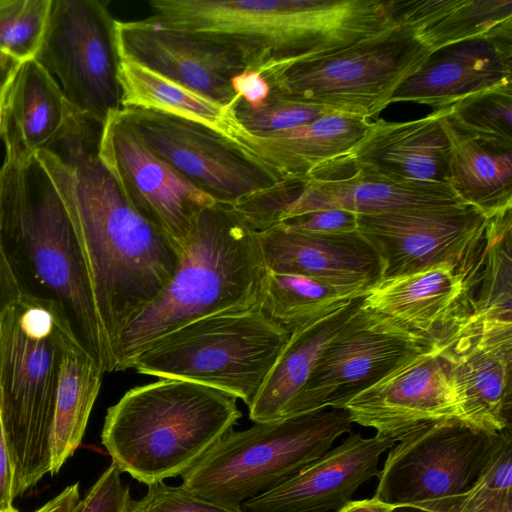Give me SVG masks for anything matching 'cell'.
I'll list each match as a JSON object with an SVG mask.
<instances>
[{
  "label": "cell",
  "instance_id": "60d3db41",
  "mask_svg": "<svg viewBox=\"0 0 512 512\" xmlns=\"http://www.w3.org/2000/svg\"><path fill=\"white\" fill-rule=\"evenodd\" d=\"M14 488V466L4 426L0 390V512H9L16 509L13 506Z\"/></svg>",
  "mask_w": 512,
  "mask_h": 512
},
{
  "label": "cell",
  "instance_id": "ba28073f",
  "mask_svg": "<svg viewBox=\"0 0 512 512\" xmlns=\"http://www.w3.org/2000/svg\"><path fill=\"white\" fill-rule=\"evenodd\" d=\"M289 335L261 308L214 314L154 340L126 363L125 370L206 385L249 407Z\"/></svg>",
  "mask_w": 512,
  "mask_h": 512
},
{
  "label": "cell",
  "instance_id": "8d00e7d4",
  "mask_svg": "<svg viewBox=\"0 0 512 512\" xmlns=\"http://www.w3.org/2000/svg\"><path fill=\"white\" fill-rule=\"evenodd\" d=\"M126 512H247L241 506H225L203 499L182 485L164 481L148 485L146 494L129 502Z\"/></svg>",
  "mask_w": 512,
  "mask_h": 512
},
{
  "label": "cell",
  "instance_id": "44dd1931",
  "mask_svg": "<svg viewBox=\"0 0 512 512\" xmlns=\"http://www.w3.org/2000/svg\"><path fill=\"white\" fill-rule=\"evenodd\" d=\"M258 236L271 272L297 274L366 290L382 280L380 257L358 230L321 234L278 225L258 232Z\"/></svg>",
  "mask_w": 512,
  "mask_h": 512
},
{
  "label": "cell",
  "instance_id": "b9f144b4",
  "mask_svg": "<svg viewBox=\"0 0 512 512\" xmlns=\"http://www.w3.org/2000/svg\"><path fill=\"white\" fill-rule=\"evenodd\" d=\"M234 92L240 99L252 108L263 105L271 95L268 80L259 72L244 70L231 80Z\"/></svg>",
  "mask_w": 512,
  "mask_h": 512
},
{
  "label": "cell",
  "instance_id": "f1b7e54d",
  "mask_svg": "<svg viewBox=\"0 0 512 512\" xmlns=\"http://www.w3.org/2000/svg\"><path fill=\"white\" fill-rule=\"evenodd\" d=\"M103 374L78 335L71 337L59 364L50 442L51 475L57 474L80 446Z\"/></svg>",
  "mask_w": 512,
  "mask_h": 512
},
{
  "label": "cell",
  "instance_id": "7dc6e473",
  "mask_svg": "<svg viewBox=\"0 0 512 512\" xmlns=\"http://www.w3.org/2000/svg\"><path fill=\"white\" fill-rule=\"evenodd\" d=\"M9 512H18L16 509L12 510V511H9Z\"/></svg>",
  "mask_w": 512,
  "mask_h": 512
},
{
  "label": "cell",
  "instance_id": "7c38bea8",
  "mask_svg": "<svg viewBox=\"0 0 512 512\" xmlns=\"http://www.w3.org/2000/svg\"><path fill=\"white\" fill-rule=\"evenodd\" d=\"M441 347L362 304L327 344L286 417L342 408L417 356Z\"/></svg>",
  "mask_w": 512,
  "mask_h": 512
},
{
  "label": "cell",
  "instance_id": "2e32d148",
  "mask_svg": "<svg viewBox=\"0 0 512 512\" xmlns=\"http://www.w3.org/2000/svg\"><path fill=\"white\" fill-rule=\"evenodd\" d=\"M483 254L484 247L463 263L382 279L367 291L363 305L447 347L473 315Z\"/></svg>",
  "mask_w": 512,
  "mask_h": 512
},
{
  "label": "cell",
  "instance_id": "30bf717a",
  "mask_svg": "<svg viewBox=\"0 0 512 512\" xmlns=\"http://www.w3.org/2000/svg\"><path fill=\"white\" fill-rule=\"evenodd\" d=\"M499 433L455 417L416 428L389 449L374 497L393 512H451L484 468Z\"/></svg>",
  "mask_w": 512,
  "mask_h": 512
},
{
  "label": "cell",
  "instance_id": "1f68e13d",
  "mask_svg": "<svg viewBox=\"0 0 512 512\" xmlns=\"http://www.w3.org/2000/svg\"><path fill=\"white\" fill-rule=\"evenodd\" d=\"M512 323V209L488 218L480 282L466 324Z\"/></svg>",
  "mask_w": 512,
  "mask_h": 512
},
{
  "label": "cell",
  "instance_id": "8fae6325",
  "mask_svg": "<svg viewBox=\"0 0 512 512\" xmlns=\"http://www.w3.org/2000/svg\"><path fill=\"white\" fill-rule=\"evenodd\" d=\"M34 59L83 114L103 124L121 109L115 19L106 2L52 0Z\"/></svg>",
  "mask_w": 512,
  "mask_h": 512
},
{
  "label": "cell",
  "instance_id": "f35d334b",
  "mask_svg": "<svg viewBox=\"0 0 512 512\" xmlns=\"http://www.w3.org/2000/svg\"><path fill=\"white\" fill-rule=\"evenodd\" d=\"M279 225L310 233H349L357 231V214L341 209H322L287 218Z\"/></svg>",
  "mask_w": 512,
  "mask_h": 512
},
{
  "label": "cell",
  "instance_id": "ac0fdd59",
  "mask_svg": "<svg viewBox=\"0 0 512 512\" xmlns=\"http://www.w3.org/2000/svg\"><path fill=\"white\" fill-rule=\"evenodd\" d=\"M445 347L423 353L343 405L352 423L396 441L446 418H456Z\"/></svg>",
  "mask_w": 512,
  "mask_h": 512
},
{
  "label": "cell",
  "instance_id": "d6a6232c",
  "mask_svg": "<svg viewBox=\"0 0 512 512\" xmlns=\"http://www.w3.org/2000/svg\"><path fill=\"white\" fill-rule=\"evenodd\" d=\"M448 122L495 152L512 151V85L463 98L448 107Z\"/></svg>",
  "mask_w": 512,
  "mask_h": 512
},
{
  "label": "cell",
  "instance_id": "cb8c5ba5",
  "mask_svg": "<svg viewBox=\"0 0 512 512\" xmlns=\"http://www.w3.org/2000/svg\"><path fill=\"white\" fill-rule=\"evenodd\" d=\"M371 121L331 112L310 123L287 130L249 134L242 149L268 166L281 180L319 178L340 167L363 137Z\"/></svg>",
  "mask_w": 512,
  "mask_h": 512
},
{
  "label": "cell",
  "instance_id": "e575fe53",
  "mask_svg": "<svg viewBox=\"0 0 512 512\" xmlns=\"http://www.w3.org/2000/svg\"><path fill=\"white\" fill-rule=\"evenodd\" d=\"M52 0H0V50L34 59L45 35Z\"/></svg>",
  "mask_w": 512,
  "mask_h": 512
},
{
  "label": "cell",
  "instance_id": "52a82bcc",
  "mask_svg": "<svg viewBox=\"0 0 512 512\" xmlns=\"http://www.w3.org/2000/svg\"><path fill=\"white\" fill-rule=\"evenodd\" d=\"M352 424L345 409L326 407L231 430L181 476V485L211 502L241 506L329 451Z\"/></svg>",
  "mask_w": 512,
  "mask_h": 512
},
{
  "label": "cell",
  "instance_id": "ab89813d",
  "mask_svg": "<svg viewBox=\"0 0 512 512\" xmlns=\"http://www.w3.org/2000/svg\"><path fill=\"white\" fill-rule=\"evenodd\" d=\"M8 248L9 244L2 227L0 204V315L7 306L26 290L22 285Z\"/></svg>",
  "mask_w": 512,
  "mask_h": 512
},
{
  "label": "cell",
  "instance_id": "4316f807",
  "mask_svg": "<svg viewBox=\"0 0 512 512\" xmlns=\"http://www.w3.org/2000/svg\"><path fill=\"white\" fill-rule=\"evenodd\" d=\"M70 109L56 80L35 59L25 61L4 105L0 135L5 151L31 156L45 149Z\"/></svg>",
  "mask_w": 512,
  "mask_h": 512
},
{
  "label": "cell",
  "instance_id": "f6af8a7d",
  "mask_svg": "<svg viewBox=\"0 0 512 512\" xmlns=\"http://www.w3.org/2000/svg\"><path fill=\"white\" fill-rule=\"evenodd\" d=\"M389 504L378 500L376 497L363 500H351L336 512H393Z\"/></svg>",
  "mask_w": 512,
  "mask_h": 512
},
{
  "label": "cell",
  "instance_id": "7bdbcfd3",
  "mask_svg": "<svg viewBox=\"0 0 512 512\" xmlns=\"http://www.w3.org/2000/svg\"><path fill=\"white\" fill-rule=\"evenodd\" d=\"M80 500L79 483L77 482L67 486L34 512H76Z\"/></svg>",
  "mask_w": 512,
  "mask_h": 512
},
{
  "label": "cell",
  "instance_id": "83f0119b",
  "mask_svg": "<svg viewBox=\"0 0 512 512\" xmlns=\"http://www.w3.org/2000/svg\"><path fill=\"white\" fill-rule=\"evenodd\" d=\"M365 295L290 333L263 386L248 407L249 418L253 422L286 417L291 403L307 381L323 350L362 306Z\"/></svg>",
  "mask_w": 512,
  "mask_h": 512
},
{
  "label": "cell",
  "instance_id": "ee69618b",
  "mask_svg": "<svg viewBox=\"0 0 512 512\" xmlns=\"http://www.w3.org/2000/svg\"><path fill=\"white\" fill-rule=\"evenodd\" d=\"M24 62L0 50V100L8 93Z\"/></svg>",
  "mask_w": 512,
  "mask_h": 512
},
{
  "label": "cell",
  "instance_id": "4dcf8cb0",
  "mask_svg": "<svg viewBox=\"0 0 512 512\" xmlns=\"http://www.w3.org/2000/svg\"><path fill=\"white\" fill-rule=\"evenodd\" d=\"M368 290L269 271L262 311L289 334L339 309Z\"/></svg>",
  "mask_w": 512,
  "mask_h": 512
},
{
  "label": "cell",
  "instance_id": "4fadbf2b",
  "mask_svg": "<svg viewBox=\"0 0 512 512\" xmlns=\"http://www.w3.org/2000/svg\"><path fill=\"white\" fill-rule=\"evenodd\" d=\"M119 113L158 156L215 202L235 205L282 181L264 163L207 127L139 108H122Z\"/></svg>",
  "mask_w": 512,
  "mask_h": 512
},
{
  "label": "cell",
  "instance_id": "5bb4252c",
  "mask_svg": "<svg viewBox=\"0 0 512 512\" xmlns=\"http://www.w3.org/2000/svg\"><path fill=\"white\" fill-rule=\"evenodd\" d=\"M98 155L128 202L182 251L198 215L215 200L158 156L119 111L102 125Z\"/></svg>",
  "mask_w": 512,
  "mask_h": 512
},
{
  "label": "cell",
  "instance_id": "d4e9b609",
  "mask_svg": "<svg viewBox=\"0 0 512 512\" xmlns=\"http://www.w3.org/2000/svg\"><path fill=\"white\" fill-rule=\"evenodd\" d=\"M393 19L433 53L469 40H512V0H392Z\"/></svg>",
  "mask_w": 512,
  "mask_h": 512
},
{
  "label": "cell",
  "instance_id": "603a6c76",
  "mask_svg": "<svg viewBox=\"0 0 512 512\" xmlns=\"http://www.w3.org/2000/svg\"><path fill=\"white\" fill-rule=\"evenodd\" d=\"M446 113L447 107L411 121H371L343 165L395 180L447 183Z\"/></svg>",
  "mask_w": 512,
  "mask_h": 512
},
{
  "label": "cell",
  "instance_id": "e0dca14e",
  "mask_svg": "<svg viewBox=\"0 0 512 512\" xmlns=\"http://www.w3.org/2000/svg\"><path fill=\"white\" fill-rule=\"evenodd\" d=\"M442 354L456 418L487 433L511 429L512 323L466 325Z\"/></svg>",
  "mask_w": 512,
  "mask_h": 512
},
{
  "label": "cell",
  "instance_id": "9a60e30c",
  "mask_svg": "<svg viewBox=\"0 0 512 512\" xmlns=\"http://www.w3.org/2000/svg\"><path fill=\"white\" fill-rule=\"evenodd\" d=\"M487 221L462 202L357 215V230L378 253L386 279L471 259L484 247Z\"/></svg>",
  "mask_w": 512,
  "mask_h": 512
},
{
  "label": "cell",
  "instance_id": "bcb514c9",
  "mask_svg": "<svg viewBox=\"0 0 512 512\" xmlns=\"http://www.w3.org/2000/svg\"><path fill=\"white\" fill-rule=\"evenodd\" d=\"M7 94L0 100V129H1L3 110H4V105H5Z\"/></svg>",
  "mask_w": 512,
  "mask_h": 512
},
{
  "label": "cell",
  "instance_id": "d590c367",
  "mask_svg": "<svg viewBox=\"0 0 512 512\" xmlns=\"http://www.w3.org/2000/svg\"><path fill=\"white\" fill-rule=\"evenodd\" d=\"M234 112L247 132L261 135L307 124L334 111L271 92L266 102L258 108H252L239 99L234 106Z\"/></svg>",
  "mask_w": 512,
  "mask_h": 512
},
{
  "label": "cell",
  "instance_id": "6da1fadb",
  "mask_svg": "<svg viewBox=\"0 0 512 512\" xmlns=\"http://www.w3.org/2000/svg\"><path fill=\"white\" fill-rule=\"evenodd\" d=\"M101 130L74 111L35 156L68 215L114 372L121 331L170 282L182 251L128 202L99 158Z\"/></svg>",
  "mask_w": 512,
  "mask_h": 512
},
{
  "label": "cell",
  "instance_id": "7402d4cb",
  "mask_svg": "<svg viewBox=\"0 0 512 512\" xmlns=\"http://www.w3.org/2000/svg\"><path fill=\"white\" fill-rule=\"evenodd\" d=\"M512 85V40L475 39L430 55L395 92L391 103L438 110L468 96Z\"/></svg>",
  "mask_w": 512,
  "mask_h": 512
},
{
  "label": "cell",
  "instance_id": "484cf974",
  "mask_svg": "<svg viewBox=\"0 0 512 512\" xmlns=\"http://www.w3.org/2000/svg\"><path fill=\"white\" fill-rule=\"evenodd\" d=\"M118 55L121 109L139 108L183 118L219 133L241 148L249 132L238 122L233 107L218 103L128 56Z\"/></svg>",
  "mask_w": 512,
  "mask_h": 512
},
{
  "label": "cell",
  "instance_id": "ffe728a7",
  "mask_svg": "<svg viewBox=\"0 0 512 512\" xmlns=\"http://www.w3.org/2000/svg\"><path fill=\"white\" fill-rule=\"evenodd\" d=\"M397 441L375 434L351 433L341 444L281 484L245 501L247 512L338 511L357 488L378 476L380 456Z\"/></svg>",
  "mask_w": 512,
  "mask_h": 512
},
{
  "label": "cell",
  "instance_id": "836d02e7",
  "mask_svg": "<svg viewBox=\"0 0 512 512\" xmlns=\"http://www.w3.org/2000/svg\"><path fill=\"white\" fill-rule=\"evenodd\" d=\"M451 512H512L511 429L498 434L484 468Z\"/></svg>",
  "mask_w": 512,
  "mask_h": 512
},
{
  "label": "cell",
  "instance_id": "5b68a950",
  "mask_svg": "<svg viewBox=\"0 0 512 512\" xmlns=\"http://www.w3.org/2000/svg\"><path fill=\"white\" fill-rule=\"evenodd\" d=\"M74 335L58 300L27 290L0 315V390L15 498L50 473L59 364Z\"/></svg>",
  "mask_w": 512,
  "mask_h": 512
},
{
  "label": "cell",
  "instance_id": "7a4b0ae2",
  "mask_svg": "<svg viewBox=\"0 0 512 512\" xmlns=\"http://www.w3.org/2000/svg\"><path fill=\"white\" fill-rule=\"evenodd\" d=\"M149 7L145 22L222 44L265 78L384 24L378 0H152Z\"/></svg>",
  "mask_w": 512,
  "mask_h": 512
},
{
  "label": "cell",
  "instance_id": "d6986e66",
  "mask_svg": "<svg viewBox=\"0 0 512 512\" xmlns=\"http://www.w3.org/2000/svg\"><path fill=\"white\" fill-rule=\"evenodd\" d=\"M118 54L218 102L233 107L240 97L231 80L245 70L232 49L188 33L144 20H115Z\"/></svg>",
  "mask_w": 512,
  "mask_h": 512
},
{
  "label": "cell",
  "instance_id": "9c48e42d",
  "mask_svg": "<svg viewBox=\"0 0 512 512\" xmlns=\"http://www.w3.org/2000/svg\"><path fill=\"white\" fill-rule=\"evenodd\" d=\"M432 53L408 26L393 20L348 47L296 62L266 79L282 97L370 119Z\"/></svg>",
  "mask_w": 512,
  "mask_h": 512
},
{
  "label": "cell",
  "instance_id": "3957f363",
  "mask_svg": "<svg viewBox=\"0 0 512 512\" xmlns=\"http://www.w3.org/2000/svg\"><path fill=\"white\" fill-rule=\"evenodd\" d=\"M269 270L258 232L232 205L198 215L170 282L121 331L114 372L159 337L194 320L262 308Z\"/></svg>",
  "mask_w": 512,
  "mask_h": 512
},
{
  "label": "cell",
  "instance_id": "f546056e",
  "mask_svg": "<svg viewBox=\"0 0 512 512\" xmlns=\"http://www.w3.org/2000/svg\"><path fill=\"white\" fill-rule=\"evenodd\" d=\"M446 115L442 126L449 142L447 184L487 218L512 209V151L488 149L458 132Z\"/></svg>",
  "mask_w": 512,
  "mask_h": 512
},
{
  "label": "cell",
  "instance_id": "74e56055",
  "mask_svg": "<svg viewBox=\"0 0 512 512\" xmlns=\"http://www.w3.org/2000/svg\"><path fill=\"white\" fill-rule=\"evenodd\" d=\"M130 501L129 486L123 484L121 471L111 463L79 501L76 512H126Z\"/></svg>",
  "mask_w": 512,
  "mask_h": 512
},
{
  "label": "cell",
  "instance_id": "8992f818",
  "mask_svg": "<svg viewBox=\"0 0 512 512\" xmlns=\"http://www.w3.org/2000/svg\"><path fill=\"white\" fill-rule=\"evenodd\" d=\"M0 204L8 244L22 250L34 278L64 306L81 342L102 371L112 372L68 215L35 154L5 151L0 167Z\"/></svg>",
  "mask_w": 512,
  "mask_h": 512
},
{
  "label": "cell",
  "instance_id": "277c9868",
  "mask_svg": "<svg viewBox=\"0 0 512 512\" xmlns=\"http://www.w3.org/2000/svg\"><path fill=\"white\" fill-rule=\"evenodd\" d=\"M241 416L231 394L160 378L128 390L107 409L101 441L121 473L150 485L182 476Z\"/></svg>",
  "mask_w": 512,
  "mask_h": 512
}]
</instances>
